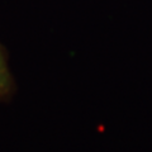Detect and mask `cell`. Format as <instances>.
<instances>
[{
	"label": "cell",
	"mask_w": 152,
	"mask_h": 152,
	"mask_svg": "<svg viewBox=\"0 0 152 152\" xmlns=\"http://www.w3.org/2000/svg\"><path fill=\"white\" fill-rule=\"evenodd\" d=\"M5 69H4V65H3V61H1V57H0V85H3L4 81H5Z\"/></svg>",
	"instance_id": "6da1fadb"
}]
</instances>
